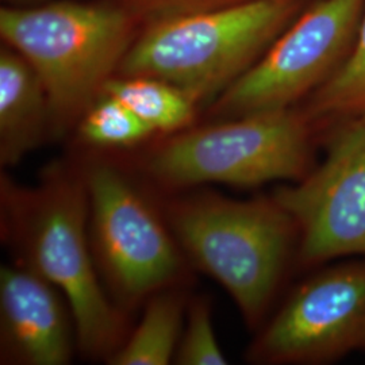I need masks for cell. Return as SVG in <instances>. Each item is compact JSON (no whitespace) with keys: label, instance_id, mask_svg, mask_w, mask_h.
Listing matches in <instances>:
<instances>
[{"label":"cell","instance_id":"5b68a950","mask_svg":"<svg viewBox=\"0 0 365 365\" xmlns=\"http://www.w3.org/2000/svg\"><path fill=\"white\" fill-rule=\"evenodd\" d=\"M3 192L25 264L66 298L81 349L108 359L118 349L122 318L106 297L92 265L84 178L56 176L29 191L3 184Z\"/></svg>","mask_w":365,"mask_h":365},{"label":"cell","instance_id":"7c38bea8","mask_svg":"<svg viewBox=\"0 0 365 365\" xmlns=\"http://www.w3.org/2000/svg\"><path fill=\"white\" fill-rule=\"evenodd\" d=\"M103 92L123 102L153 133L170 134L188 129L199 105L188 92L150 76H114Z\"/></svg>","mask_w":365,"mask_h":365},{"label":"cell","instance_id":"277c9868","mask_svg":"<svg viewBox=\"0 0 365 365\" xmlns=\"http://www.w3.org/2000/svg\"><path fill=\"white\" fill-rule=\"evenodd\" d=\"M319 131L302 108L218 119L175 133L143 161L165 187L221 182L240 188L299 182L318 164Z\"/></svg>","mask_w":365,"mask_h":365},{"label":"cell","instance_id":"9a60e30c","mask_svg":"<svg viewBox=\"0 0 365 365\" xmlns=\"http://www.w3.org/2000/svg\"><path fill=\"white\" fill-rule=\"evenodd\" d=\"M87 144L103 149H125L144 143L153 130L118 98L103 92L78 122Z\"/></svg>","mask_w":365,"mask_h":365},{"label":"cell","instance_id":"6da1fadb","mask_svg":"<svg viewBox=\"0 0 365 365\" xmlns=\"http://www.w3.org/2000/svg\"><path fill=\"white\" fill-rule=\"evenodd\" d=\"M141 27L115 0H51L0 10L3 43L21 53L46 87L54 133L78 123L103 93Z\"/></svg>","mask_w":365,"mask_h":365},{"label":"cell","instance_id":"3957f363","mask_svg":"<svg viewBox=\"0 0 365 365\" xmlns=\"http://www.w3.org/2000/svg\"><path fill=\"white\" fill-rule=\"evenodd\" d=\"M303 0H247L227 7L148 22L115 76L161 78L214 101L256 64L291 22Z\"/></svg>","mask_w":365,"mask_h":365},{"label":"cell","instance_id":"5bb4252c","mask_svg":"<svg viewBox=\"0 0 365 365\" xmlns=\"http://www.w3.org/2000/svg\"><path fill=\"white\" fill-rule=\"evenodd\" d=\"M302 110L319 134L336 123L365 120V10L348 58Z\"/></svg>","mask_w":365,"mask_h":365},{"label":"cell","instance_id":"52a82bcc","mask_svg":"<svg viewBox=\"0 0 365 365\" xmlns=\"http://www.w3.org/2000/svg\"><path fill=\"white\" fill-rule=\"evenodd\" d=\"M365 353V257L309 271L257 330L253 364H334Z\"/></svg>","mask_w":365,"mask_h":365},{"label":"cell","instance_id":"2e32d148","mask_svg":"<svg viewBox=\"0 0 365 365\" xmlns=\"http://www.w3.org/2000/svg\"><path fill=\"white\" fill-rule=\"evenodd\" d=\"M173 360L180 365L227 364L214 333L207 299L199 298L191 304L187 327Z\"/></svg>","mask_w":365,"mask_h":365},{"label":"cell","instance_id":"ac0fdd59","mask_svg":"<svg viewBox=\"0 0 365 365\" xmlns=\"http://www.w3.org/2000/svg\"><path fill=\"white\" fill-rule=\"evenodd\" d=\"M10 6H30V4H38L51 0H4Z\"/></svg>","mask_w":365,"mask_h":365},{"label":"cell","instance_id":"8fae6325","mask_svg":"<svg viewBox=\"0 0 365 365\" xmlns=\"http://www.w3.org/2000/svg\"><path fill=\"white\" fill-rule=\"evenodd\" d=\"M52 129V107L42 78L26 58L0 48V164L13 167Z\"/></svg>","mask_w":365,"mask_h":365},{"label":"cell","instance_id":"8992f818","mask_svg":"<svg viewBox=\"0 0 365 365\" xmlns=\"http://www.w3.org/2000/svg\"><path fill=\"white\" fill-rule=\"evenodd\" d=\"M364 10L365 0H322L298 15L256 64L212 101L211 117L297 107L345 63Z\"/></svg>","mask_w":365,"mask_h":365},{"label":"cell","instance_id":"7a4b0ae2","mask_svg":"<svg viewBox=\"0 0 365 365\" xmlns=\"http://www.w3.org/2000/svg\"><path fill=\"white\" fill-rule=\"evenodd\" d=\"M170 230L190 259L226 288L250 329L272 314L297 267L298 226L274 195H199L170 206Z\"/></svg>","mask_w":365,"mask_h":365},{"label":"cell","instance_id":"4fadbf2b","mask_svg":"<svg viewBox=\"0 0 365 365\" xmlns=\"http://www.w3.org/2000/svg\"><path fill=\"white\" fill-rule=\"evenodd\" d=\"M184 303L179 294L157 292L129 341L107 360L113 365H167L182 337Z\"/></svg>","mask_w":365,"mask_h":365},{"label":"cell","instance_id":"9c48e42d","mask_svg":"<svg viewBox=\"0 0 365 365\" xmlns=\"http://www.w3.org/2000/svg\"><path fill=\"white\" fill-rule=\"evenodd\" d=\"M84 180L95 244L118 298L135 304L176 280L182 257L175 235L125 175L98 164Z\"/></svg>","mask_w":365,"mask_h":365},{"label":"cell","instance_id":"30bf717a","mask_svg":"<svg viewBox=\"0 0 365 365\" xmlns=\"http://www.w3.org/2000/svg\"><path fill=\"white\" fill-rule=\"evenodd\" d=\"M76 325L63 294L26 264L0 271L3 363L66 365Z\"/></svg>","mask_w":365,"mask_h":365},{"label":"cell","instance_id":"ba28073f","mask_svg":"<svg viewBox=\"0 0 365 365\" xmlns=\"http://www.w3.org/2000/svg\"><path fill=\"white\" fill-rule=\"evenodd\" d=\"M321 144L325 155L314 170L272 194L298 226L300 272L365 257V120L329 126Z\"/></svg>","mask_w":365,"mask_h":365},{"label":"cell","instance_id":"e0dca14e","mask_svg":"<svg viewBox=\"0 0 365 365\" xmlns=\"http://www.w3.org/2000/svg\"><path fill=\"white\" fill-rule=\"evenodd\" d=\"M134 14L141 24L172 16L202 13L227 7L247 0H115Z\"/></svg>","mask_w":365,"mask_h":365}]
</instances>
